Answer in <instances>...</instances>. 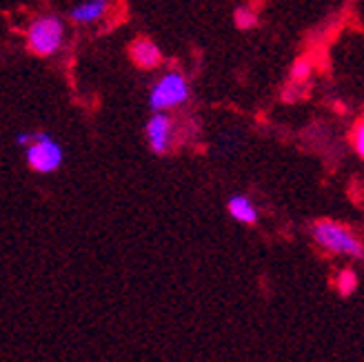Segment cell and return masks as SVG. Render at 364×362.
I'll use <instances>...</instances> for the list:
<instances>
[{"instance_id":"4","label":"cell","mask_w":364,"mask_h":362,"mask_svg":"<svg viewBox=\"0 0 364 362\" xmlns=\"http://www.w3.org/2000/svg\"><path fill=\"white\" fill-rule=\"evenodd\" d=\"M27 165L38 174H51L63 165V147L49 134H36L27 147Z\"/></svg>"},{"instance_id":"9","label":"cell","mask_w":364,"mask_h":362,"mask_svg":"<svg viewBox=\"0 0 364 362\" xmlns=\"http://www.w3.org/2000/svg\"><path fill=\"white\" fill-rule=\"evenodd\" d=\"M338 292L342 296H351L355 289H358V276H355V271L353 269H342L340 274H338Z\"/></svg>"},{"instance_id":"12","label":"cell","mask_w":364,"mask_h":362,"mask_svg":"<svg viewBox=\"0 0 364 362\" xmlns=\"http://www.w3.org/2000/svg\"><path fill=\"white\" fill-rule=\"evenodd\" d=\"M309 74H311V65H309V60H298V63L294 65V76H296L298 80L306 78Z\"/></svg>"},{"instance_id":"8","label":"cell","mask_w":364,"mask_h":362,"mask_svg":"<svg viewBox=\"0 0 364 362\" xmlns=\"http://www.w3.org/2000/svg\"><path fill=\"white\" fill-rule=\"evenodd\" d=\"M227 207H229L231 218H235L238 223H242V225L258 223V209H256V205H253L247 196H231Z\"/></svg>"},{"instance_id":"11","label":"cell","mask_w":364,"mask_h":362,"mask_svg":"<svg viewBox=\"0 0 364 362\" xmlns=\"http://www.w3.org/2000/svg\"><path fill=\"white\" fill-rule=\"evenodd\" d=\"M353 144H355V151L364 160V120H360L358 127H355V132H353Z\"/></svg>"},{"instance_id":"6","label":"cell","mask_w":364,"mask_h":362,"mask_svg":"<svg viewBox=\"0 0 364 362\" xmlns=\"http://www.w3.org/2000/svg\"><path fill=\"white\" fill-rule=\"evenodd\" d=\"M112 0H87V3L78 5L69 11V18L78 25H91V23H98L100 18L107 14Z\"/></svg>"},{"instance_id":"7","label":"cell","mask_w":364,"mask_h":362,"mask_svg":"<svg viewBox=\"0 0 364 362\" xmlns=\"http://www.w3.org/2000/svg\"><path fill=\"white\" fill-rule=\"evenodd\" d=\"M132 58L138 67H144V69H154L160 65L162 60V51L158 49L156 43L147 41V38H140L132 45Z\"/></svg>"},{"instance_id":"10","label":"cell","mask_w":364,"mask_h":362,"mask_svg":"<svg viewBox=\"0 0 364 362\" xmlns=\"http://www.w3.org/2000/svg\"><path fill=\"white\" fill-rule=\"evenodd\" d=\"M235 25L242 27V29H249L256 25V14H253L251 9L247 7H240L238 11H235Z\"/></svg>"},{"instance_id":"2","label":"cell","mask_w":364,"mask_h":362,"mask_svg":"<svg viewBox=\"0 0 364 362\" xmlns=\"http://www.w3.org/2000/svg\"><path fill=\"white\" fill-rule=\"evenodd\" d=\"M65 38V25L56 16H43L38 21H33L27 31V43L33 53L38 56H53Z\"/></svg>"},{"instance_id":"13","label":"cell","mask_w":364,"mask_h":362,"mask_svg":"<svg viewBox=\"0 0 364 362\" xmlns=\"http://www.w3.org/2000/svg\"><path fill=\"white\" fill-rule=\"evenodd\" d=\"M36 134H29V132H21L16 136V144L18 147H31V142H33Z\"/></svg>"},{"instance_id":"5","label":"cell","mask_w":364,"mask_h":362,"mask_svg":"<svg viewBox=\"0 0 364 362\" xmlns=\"http://www.w3.org/2000/svg\"><path fill=\"white\" fill-rule=\"evenodd\" d=\"M173 136V122L167 116V112H154V116L147 122V142L154 154H167L171 147Z\"/></svg>"},{"instance_id":"3","label":"cell","mask_w":364,"mask_h":362,"mask_svg":"<svg viewBox=\"0 0 364 362\" xmlns=\"http://www.w3.org/2000/svg\"><path fill=\"white\" fill-rule=\"evenodd\" d=\"M189 98V85L185 76L178 74V71H169V74L162 76L149 94V107L154 112H167L173 107L187 102Z\"/></svg>"},{"instance_id":"1","label":"cell","mask_w":364,"mask_h":362,"mask_svg":"<svg viewBox=\"0 0 364 362\" xmlns=\"http://www.w3.org/2000/svg\"><path fill=\"white\" fill-rule=\"evenodd\" d=\"M311 236L318 247L324 251L338 253V256H347V258H360L364 256V247L358 240L355 233L336 220H318L311 229Z\"/></svg>"}]
</instances>
